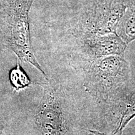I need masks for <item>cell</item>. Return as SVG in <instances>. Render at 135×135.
<instances>
[{"label":"cell","instance_id":"cell-2","mask_svg":"<svg viewBox=\"0 0 135 135\" xmlns=\"http://www.w3.org/2000/svg\"><path fill=\"white\" fill-rule=\"evenodd\" d=\"M129 73L128 64L120 56L99 58L89 68L84 86L96 98L106 101L124 85Z\"/></svg>","mask_w":135,"mask_h":135},{"label":"cell","instance_id":"cell-3","mask_svg":"<svg viewBox=\"0 0 135 135\" xmlns=\"http://www.w3.org/2000/svg\"><path fill=\"white\" fill-rule=\"evenodd\" d=\"M35 119L44 135H65V118L60 97L55 89H45Z\"/></svg>","mask_w":135,"mask_h":135},{"label":"cell","instance_id":"cell-6","mask_svg":"<svg viewBox=\"0 0 135 135\" xmlns=\"http://www.w3.org/2000/svg\"><path fill=\"white\" fill-rule=\"evenodd\" d=\"M119 122L113 134L121 135L128 123L135 117V90L126 101Z\"/></svg>","mask_w":135,"mask_h":135},{"label":"cell","instance_id":"cell-1","mask_svg":"<svg viewBox=\"0 0 135 135\" xmlns=\"http://www.w3.org/2000/svg\"><path fill=\"white\" fill-rule=\"evenodd\" d=\"M35 0H1L0 31L5 45L20 61L29 63L48 80L35 57L30 40L29 12Z\"/></svg>","mask_w":135,"mask_h":135},{"label":"cell","instance_id":"cell-4","mask_svg":"<svg viewBox=\"0 0 135 135\" xmlns=\"http://www.w3.org/2000/svg\"><path fill=\"white\" fill-rule=\"evenodd\" d=\"M126 48V44L113 35L93 38L85 45L86 52L94 59L106 56H123Z\"/></svg>","mask_w":135,"mask_h":135},{"label":"cell","instance_id":"cell-7","mask_svg":"<svg viewBox=\"0 0 135 135\" xmlns=\"http://www.w3.org/2000/svg\"><path fill=\"white\" fill-rule=\"evenodd\" d=\"M9 80L16 91L21 90L29 86L31 81L25 72L18 63L16 66L13 68L9 73Z\"/></svg>","mask_w":135,"mask_h":135},{"label":"cell","instance_id":"cell-5","mask_svg":"<svg viewBox=\"0 0 135 135\" xmlns=\"http://www.w3.org/2000/svg\"><path fill=\"white\" fill-rule=\"evenodd\" d=\"M118 30L119 36L126 43L135 39V8L128 10L119 22Z\"/></svg>","mask_w":135,"mask_h":135}]
</instances>
